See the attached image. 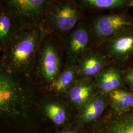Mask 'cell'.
<instances>
[{
    "label": "cell",
    "mask_w": 133,
    "mask_h": 133,
    "mask_svg": "<svg viewBox=\"0 0 133 133\" xmlns=\"http://www.w3.org/2000/svg\"><path fill=\"white\" fill-rule=\"evenodd\" d=\"M46 31L43 26L22 29L3 49V61L13 71H25L36 59Z\"/></svg>",
    "instance_id": "obj_1"
},
{
    "label": "cell",
    "mask_w": 133,
    "mask_h": 133,
    "mask_svg": "<svg viewBox=\"0 0 133 133\" xmlns=\"http://www.w3.org/2000/svg\"><path fill=\"white\" fill-rule=\"evenodd\" d=\"M76 0H52L45 15V31L62 39L86 16Z\"/></svg>",
    "instance_id": "obj_2"
},
{
    "label": "cell",
    "mask_w": 133,
    "mask_h": 133,
    "mask_svg": "<svg viewBox=\"0 0 133 133\" xmlns=\"http://www.w3.org/2000/svg\"><path fill=\"white\" fill-rule=\"evenodd\" d=\"M130 9L110 10L88 16L91 34L94 46L120 33L133 25V16Z\"/></svg>",
    "instance_id": "obj_3"
},
{
    "label": "cell",
    "mask_w": 133,
    "mask_h": 133,
    "mask_svg": "<svg viewBox=\"0 0 133 133\" xmlns=\"http://www.w3.org/2000/svg\"><path fill=\"white\" fill-rule=\"evenodd\" d=\"M51 1L1 0L0 6L15 17L24 27H43L46 10Z\"/></svg>",
    "instance_id": "obj_4"
},
{
    "label": "cell",
    "mask_w": 133,
    "mask_h": 133,
    "mask_svg": "<svg viewBox=\"0 0 133 133\" xmlns=\"http://www.w3.org/2000/svg\"><path fill=\"white\" fill-rule=\"evenodd\" d=\"M61 43L70 63L75 64L94 47L88 16L81 20L70 33L61 39Z\"/></svg>",
    "instance_id": "obj_5"
},
{
    "label": "cell",
    "mask_w": 133,
    "mask_h": 133,
    "mask_svg": "<svg viewBox=\"0 0 133 133\" xmlns=\"http://www.w3.org/2000/svg\"><path fill=\"white\" fill-rule=\"evenodd\" d=\"M25 98L22 88L10 74L0 76V111L3 116L15 118L22 114Z\"/></svg>",
    "instance_id": "obj_6"
},
{
    "label": "cell",
    "mask_w": 133,
    "mask_h": 133,
    "mask_svg": "<svg viewBox=\"0 0 133 133\" xmlns=\"http://www.w3.org/2000/svg\"><path fill=\"white\" fill-rule=\"evenodd\" d=\"M96 46L104 53L108 62L126 64L133 57V25Z\"/></svg>",
    "instance_id": "obj_7"
},
{
    "label": "cell",
    "mask_w": 133,
    "mask_h": 133,
    "mask_svg": "<svg viewBox=\"0 0 133 133\" xmlns=\"http://www.w3.org/2000/svg\"><path fill=\"white\" fill-rule=\"evenodd\" d=\"M55 38L46 32L37 55L42 76L50 83L57 77L61 64V55Z\"/></svg>",
    "instance_id": "obj_8"
},
{
    "label": "cell",
    "mask_w": 133,
    "mask_h": 133,
    "mask_svg": "<svg viewBox=\"0 0 133 133\" xmlns=\"http://www.w3.org/2000/svg\"><path fill=\"white\" fill-rule=\"evenodd\" d=\"M108 62L104 53L98 47L95 48L94 46L80 58L77 63V71L84 78L95 76L105 68Z\"/></svg>",
    "instance_id": "obj_9"
},
{
    "label": "cell",
    "mask_w": 133,
    "mask_h": 133,
    "mask_svg": "<svg viewBox=\"0 0 133 133\" xmlns=\"http://www.w3.org/2000/svg\"><path fill=\"white\" fill-rule=\"evenodd\" d=\"M23 28L17 19L0 6V42L3 49Z\"/></svg>",
    "instance_id": "obj_10"
},
{
    "label": "cell",
    "mask_w": 133,
    "mask_h": 133,
    "mask_svg": "<svg viewBox=\"0 0 133 133\" xmlns=\"http://www.w3.org/2000/svg\"><path fill=\"white\" fill-rule=\"evenodd\" d=\"M104 94H94L81 109L77 122L85 124L98 118L105 109L108 100Z\"/></svg>",
    "instance_id": "obj_11"
},
{
    "label": "cell",
    "mask_w": 133,
    "mask_h": 133,
    "mask_svg": "<svg viewBox=\"0 0 133 133\" xmlns=\"http://www.w3.org/2000/svg\"><path fill=\"white\" fill-rule=\"evenodd\" d=\"M85 13L91 14L123 9H130L133 0H76Z\"/></svg>",
    "instance_id": "obj_12"
},
{
    "label": "cell",
    "mask_w": 133,
    "mask_h": 133,
    "mask_svg": "<svg viewBox=\"0 0 133 133\" xmlns=\"http://www.w3.org/2000/svg\"><path fill=\"white\" fill-rule=\"evenodd\" d=\"M96 82L101 93L106 94L117 89H122L123 82L119 70L115 67L104 68L96 76Z\"/></svg>",
    "instance_id": "obj_13"
},
{
    "label": "cell",
    "mask_w": 133,
    "mask_h": 133,
    "mask_svg": "<svg viewBox=\"0 0 133 133\" xmlns=\"http://www.w3.org/2000/svg\"><path fill=\"white\" fill-rule=\"evenodd\" d=\"M94 86L88 78L76 81L68 92L69 100L81 109L94 94Z\"/></svg>",
    "instance_id": "obj_14"
},
{
    "label": "cell",
    "mask_w": 133,
    "mask_h": 133,
    "mask_svg": "<svg viewBox=\"0 0 133 133\" xmlns=\"http://www.w3.org/2000/svg\"><path fill=\"white\" fill-rule=\"evenodd\" d=\"M43 111L57 126H62L66 123L69 119L68 111L61 103L55 100H48L42 105Z\"/></svg>",
    "instance_id": "obj_15"
},
{
    "label": "cell",
    "mask_w": 133,
    "mask_h": 133,
    "mask_svg": "<svg viewBox=\"0 0 133 133\" xmlns=\"http://www.w3.org/2000/svg\"><path fill=\"white\" fill-rule=\"evenodd\" d=\"M77 68L75 64L69 63L62 73L51 83L50 88L57 93L68 92L76 81Z\"/></svg>",
    "instance_id": "obj_16"
},
{
    "label": "cell",
    "mask_w": 133,
    "mask_h": 133,
    "mask_svg": "<svg viewBox=\"0 0 133 133\" xmlns=\"http://www.w3.org/2000/svg\"><path fill=\"white\" fill-rule=\"evenodd\" d=\"M109 98L114 110L122 112L133 108V93L122 89L114 91L109 94Z\"/></svg>",
    "instance_id": "obj_17"
},
{
    "label": "cell",
    "mask_w": 133,
    "mask_h": 133,
    "mask_svg": "<svg viewBox=\"0 0 133 133\" xmlns=\"http://www.w3.org/2000/svg\"><path fill=\"white\" fill-rule=\"evenodd\" d=\"M106 133H133V113L121 115L114 119Z\"/></svg>",
    "instance_id": "obj_18"
},
{
    "label": "cell",
    "mask_w": 133,
    "mask_h": 133,
    "mask_svg": "<svg viewBox=\"0 0 133 133\" xmlns=\"http://www.w3.org/2000/svg\"><path fill=\"white\" fill-rule=\"evenodd\" d=\"M124 77L126 82L133 89V69H129L125 72Z\"/></svg>",
    "instance_id": "obj_19"
},
{
    "label": "cell",
    "mask_w": 133,
    "mask_h": 133,
    "mask_svg": "<svg viewBox=\"0 0 133 133\" xmlns=\"http://www.w3.org/2000/svg\"><path fill=\"white\" fill-rule=\"evenodd\" d=\"M56 133H81L80 132L75 128L67 127L63 129L62 131Z\"/></svg>",
    "instance_id": "obj_20"
},
{
    "label": "cell",
    "mask_w": 133,
    "mask_h": 133,
    "mask_svg": "<svg viewBox=\"0 0 133 133\" xmlns=\"http://www.w3.org/2000/svg\"><path fill=\"white\" fill-rule=\"evenodd\" d=\"M131 8H133V2H132L131 4Z\"/></svg>",
    "instance_id": "obj_21"
}]
</instances>
